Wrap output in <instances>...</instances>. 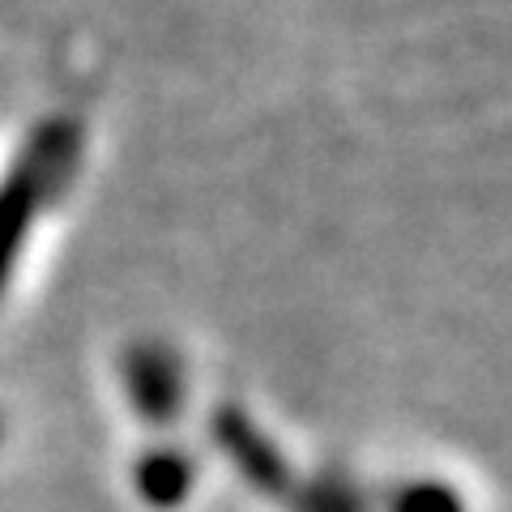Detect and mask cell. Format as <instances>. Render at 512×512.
Here are the masks:
<instances>
[{"instance_id":"obj_4","label":"cell","mask_w":512,"mask_h":512,"mask_svg":"<svg viewBox=\"0 0 512 512\" xmlns=\"http://www.w3.org/2000/svg\"><path fill=\"white\" fill-rule=\"evenodd\" d=\"M192 478H197L192 457L180 448H154L133 466V483L150 508H180L192 491Z\"/></svg>"},{"instance_id":"obj_1","label":"cell","mask_w":512,"mask_h":512,"mask_svg":"<svg viewBox=\"0 0 512 512\" xmlns=\"http://www.w3.org/2000/svg\"><path fill=\"white\" fill-rule=\"evenodd\" d=\"M82 146L86 137L73 116H47L26 137L18 163L0 180V291L9 286L30 222L39 218L47 201H56L73 184L77 163H82Z\"/></svg>"},{"instance_id":"obj_7","label":"cell","mask_w":512,"mask_h":512,"mask_svg":"<svg viewBox=\"0 0 512 512\" xmlns=\"http://www.w3.org/2000/svg\"><path fill=\"white\" fill-rule=\"evenodd\" d=\"M0 436H5V423H0Z\"/></svg>"},{"instance_id":"obj_2","label":"cell","mask_w":512,"mask_h":512,"mask_svg":"<svg viewBox=\"0 0 512 512\" xmlns=\"http://www.w3.org/2000/svg\"><path fill=\"white\" fill-rule=\"evenodd\" d=\"M120 376H124V393H128V406L141 423L150 427H175L184 414V363L175 355L171 342H158V338H141L124 350V363H120Z\"/></svg>"},{"instance_id":"obj_6","label":"cell","mask_w":512,"mask_h":512,"mask_svg":"<svg viewBox=\"0 0 512 512\" xmlns=\"http://www.w3.org/2000/svg\"><path fill=\"white\" fill-rule=\"evenodd\" d=\"M389 512H466V504H461V495L453 487L444 483H406L393 491L389 500Z\"/></svg>"},{"instance_id":"obj_3","label":"cell","mask_w":512,"mask_h":512,"mask_svg":"<svg viewBox=\"0 0 512 512\" xmlns=\"http://www.w3.org/2000/svg\"><path fill=\"white\" fill-rule=\"evenodd\" d=\"M210 431H214V444L218 453L231 461V466L239 470V478L252 487L269 495V500H282V495H291L295 487V474H291V461L282 457V448L265 436L261 427H256V419L235 406V402H222L214 414H210Z\"/></svg>"},{"instance_id":"obj_5","label":"cell","mask_w":512,"mask_h":512,"mask_svg":"<svg viewBox=\"0 0 512 512\" xmlns=\"http://www.w3.org/2000/svg\"><path fill=\"white\" fill-rule=\"evenodd\" d=\"M291 504H295V512H367V495L359 491L355 478L325 470V474L308 478V483H295Z\"/></svg>"}]
</instances>
